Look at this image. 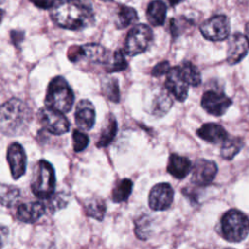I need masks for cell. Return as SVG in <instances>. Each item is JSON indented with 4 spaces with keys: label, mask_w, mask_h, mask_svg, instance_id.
Wrapping results in <instances>:
<instances>
[{
    "label": "cell",
    "mask_w": 249,
    "mask_h": 249,
    "mask_svg": "<svg viewBox=\"0 0 249 249\" xmlns=\"http://www.w3.org/2000/svg\"><path fill=\"white\" fill-rule=\"evenodd\" d=\"M153 31L146 24H137L127 33L124 41V53L130 56L147 51L153 41Z\"/></svg>",
    "instance_id": "6"
},
{
    "label": "cell",
    "mask_w": 249,
    "mask_h": 249,
    "mask_svg": "<svg viewBox=\"0 0 249 249\" xmlns=\"http://www.w3.org/2000/svg\"><path fill=\"white\" fill-rule=\"evenodd\" d=\"M102 91L104 95L113 102L120 101V89L117 79L107 78L102 82Z\"/></svg>",
    "instance_id": "31"
},
{
    "label": "cell",
    "mask_w": 249,
    "mask_h": 249,
    "mask_svg": "<svg viewBox=\"0 0 249 249\" xmlns=\"http://www.w3.org/2000/svg\"><path fill=\"white\" fill-rule=\"evenodd\" d=\"M38 120L46 130L54 135L64 134L70 127V124L63 113L48 107L38 111Z\"/></svg>",
    "instance_id": "7"
},
{
    "label": "cell",
    "mask_w": 249,
    "mask_h": 249,
    "mask_svg": "<svg viewBox=\"0 0 249 249\" xmlns=\"http://www.w3.org/2000/svg\"><path fill=\"white\" fill-rule=\"evenodd\" d=\"M83 50V58H87L91 62L107 64L110 55L108 51L99 44H87L82 46Z\"/></svg>",
    "instance_id": "19"
},
{
    "label": "cell",
    "mask_w": 249,
    "mask_h": 249,
    "mask_svg": "<svg viewBox=\"0 0 249 249\" xmlns=\"http://www.w3.org/2000/svg\"><path fill=\"white\" fill-rule=\"evenodd\" d=\"M135 235L142 240L150 237L152 234V219L150 216L144 214L139 216L134 222Z\"/></svg>",
    "instance_id": "26"
},
{
    "label": "cell",
    "mask_w": 249,
    "mask_h": 249,
    "mask_svg": "<svg viewBox=\"0 0 249 249\" xmlns=\"http://www.w3.org/2000/svg\"><path fill=\"white\" fill-rule=\"evenodd\" d=\"M245 37H246L248 45H249V21L247 22V24L245 26Z\"/></svg>",
    "instance_id": "39"
},
{
    "label": "cell",
    "mask_w": 249,
    "mask_h": 249,
    "mask_svg": "<svg viewBox=\"0 0 249 249\" xmlns=\"http://www.w3.org/2000/svg\"><path fill=\"white\" fill-rule=\"evenodd\" d=\"M46 211V206L41 201H29L20 204L17 209V217L23 223H34Z\"/></svg>",
    "instance_id": "16"
},
{
    "label": "cell",
    "mask_w": 249,
    "mask_h": 249,
    "mask_svg": "<svg viewBox=\"0 0 249 249\" xmlns=\"http://www.w3.org/2000/svg\"><path fill=\"white\" fill-rule=\"evenodd\" d=\"M196 134L204 141L213 144L223 143L229 137L226 129L222 125L214 123L202 124L196 130Z\"/></svg>",
    "instance_id": "17"
},
{
    "label": "cell",
    "mask_w": 249,
    "mask_h": 249,
    "mask_svg": "<svg viewBox=\"0 0 249 249\" xmlns=\"http://www.w3.org/2000/svg\"><path fill=\"white\" fill-rule=\"evenodd\" d=\"M74 103V93L67 81L61 77H54L49 84L45 98L46 107L59 111L69 112Z\"/></svg>",
    "instance_id": "3"
},
{
    "label": "cell",
    "mask_w": 249,
    "mask_h": 249,
    "mask_svg": "<svg viewBox=\"0 0 249 249\" xmlns=\"http://www.w3.org/2000/svg\"><path fill=\"white\" fill-rule=\"evenodd\" d=\"M202 36L210 41H223L231 30L230 20L225 15H216L206 19L199 27Z\"/></svg>",
    "instance_id": "8"
},
{
    "label": "cell",
    "mask_w": 249,
    "mask_h": 249,
    "mask_svg": "<svg viewBox=\"0 0 249 249\" xmlns=\"http://www.w3.org/2000/svg\"><path fill=\"white\" fill-rule=\"evenodd\" d=\"M243 139L240 137H228L221 146V157L225 160H232L242 149Z\"/></svg>",
    "instance_id": "22"
},
{
    "label": "cell",
    "mask_w": 249,
    "mask_h": 249,
    "mask_svg": "<svg viewBox=\"0 0 249 249\" xmlns=\"http://www.w3.org/2000/svg\"><path fill=\"white\" fill-rule=\"evenodd\" d=\"M117 129H118V124H117L116 118L114 117V115L109 114L100 131V135L96 142V146L99 148L108 146L115 138Z\"/></svg>",
    "instance_id": "21"
},
{
    "label": "cell",
    "mask_w": 249,
    "mask_h": 249,
    "mask_svg": "<svg viewBox=\"0 0 249 249\" xmlns=\"http://www.w3.org/2000/svg\"><path fill=\"white\" fill-rule=\"evenodd\" d=\"M201 106L213 116H222L231 105V99L225 93L215 90H207L201 97Z\"/></svg>",
    "instance_id": "10"
},
{
    "label": "cell",
    "mask_w": 249,
    "mask_h": 249,
    "mask_svg": "<svg viewBox=\"0 0 249 249\" xmlns=\"http://www.w3.org/2000/svg\"><path fill=\"white\" fill-rule=\"evenodd\" d=\"M68 58L72 62H78L83 58L82 46H72L67 52Z\"/></svg>",
    "instance_id": "35"
},
{
    "label": "cell",
    "mask_w": 249,
    "mask_h": 249,
    "mask_svg": "<svg viewBox=\"0 0 249 249\" xmlns=\"http://www.w3.org/2000/svg\"><path fill=\"white\" fill-rule=\"evenodd\" d=\"M8 234H9V231L8 228L0 225V249H2L8 239Z\"/></svg>",
    "instance_id": "38"
},
{
    "label": "cell",
    "mask_w": 249,
    "mask_h": 249,
    "mask_svg": "<svg viewBox=\"0 0 249 249\" xmlns=\"http://www.w3.org/2000/svg\"><path fill=\"white\" fill-rule=\"evenodd\" d=\"M51 18L57 26L69 30H82L94 22L89 0H55L51 8Z\"/></svg>",
    "instance_id": "1"
},
{
    "label": "cell",
    "mask_w": 249,
    "mask_h": 249,
    "mask_svg": "<svg viewBox=\"0 0 249 249\" xmlns=\"http://www.w3.org/2000/svg\"><path fill=\"white\" fill-rule=\"evenodd\" d=\"M55 174L53 165L41 160L37 162L31 179V191L39 198L48 199L54 193Z\"/></svg>",
    "instance_id": "5"
},
{
    "label": "cell",
    "mask_w": 249,
    "mask_h": 249,
    "mask_svg": "<svg viewBox=\"0 0 249 249\" xmlns=\"http://www.w3.org/2000/svg\"><path fill=\"white\" fill-rule=\"evenodd\" d=\"M221 232L229 242H240L249 233V218L236 209L227 211L221 219Z\"/></svg>",
    "instance_id": "4"
},
{
    "label": "cell",
    "mask_w": 249,
    "mask_h": 249,
    "mask_svg": "<svg viewBox=\"0 0 249 249\" xmlns=\"http://www.w3.org/2000/svg\"><path fill=\"white\" fill-rule=\"evenodd\" d=\"M167 1H168L169 5L173 7V6H176L177 4H179V3H180L182 0H167Z\"/></svg>",
    "instance_id": "40"
},
{
    "label": "cell",
    "mask_w": 249,
    "mask_h": 249,
    "mask_svg": "<svg viewBox=\"0 0 249 249\" xmlns=\"http://www.w3.org/2000/svg\"><path fill=\"white\" fill-rule=\"evenodd\" d=\"M169 69H170V65H169L168 61H166V60L160 61L153 67L152 75L154 77H160V76L166 74L169 71Z\"/></svg>",
    "instance_id": "34"
},
{
    "label": "cell",
    "mask_w": 249,
    "mask_h": 249,
    "mask_svg": "<svg viewBox=\"0 0 249 249\" xmlns=\"http://www.w3.org/2000/svg\"><path fill=\"white\" fill-rule=\"evenodd\" d=\"M249 45L245 35L235 32L229 39L228 51H227V61L232 65L238 63L247 54Z\"/></svg>",
    "instance_id": "14"
},
{
    "label": "cell",
    "mask_w": 249,
    "mask_h": 249,
    "mask_svg": "<svg viewBox=\"0 0 249 249\" xmlns=\"http://www.w3.org/2000/svg\"><path fill=\"white\" fill-rule=\"evenodd\" d=\"M148 21L154 26L162 25L166 17V6L161 0H154L150 2L147 8Z\"/></svg>",
    "instance_id": "20"
},
{
    "label": "cell",
    "mask_w": 249,
    "mask_h": 249,
    "mask_svg": "<svg viewBox=\"0 0 249 249\" xmlns=\"http://www.w3.org/2000/svg\"><path fill=\"white\" fill-rule=\"evenodd\" d=\"M3 15H4V12H3V10L0 9V23H1L2 19H3Z\"/></svg>",
    "instance_id": "41"
},
{
    "label": "cell",
    "mask_w": 249,
    "mask_h": 249,
    "mask_svg": "<svg viewBox=\"0 0 249 249\" xmlns=\"http://www.w3.org/2000/svg\"><path fill=\"white\" fill-rule=\"evenodd\" d=\"M10 35H11L12 43L15 46H18L21 43V41L23 40V37H24V33L22 31H18V30H12Z\"/></svg>",
    "instance_id": "36"
},
{
    "label": "cell",
    "mask_w": 249,
    "mask_h": 249,
    "mask_svg": "<svg viewBox=\"0 0 249 249\" xmlns=\"http://www.w3.org/2000/svg\"><path fill=\"white\" fill-rule=\"evenodd\" d=\"M218 172L217 164L213 160L198 159L193 167L192 171V182L200 187L209 185Z\"/></svg>",
    "instance_id": "12"
},
{
    "label": "cell",
    "mask_w": 249,
    "mask_h": 249,
    "mask_svg": "<svg viewBox=\"0 0 249 249\" xmlns=\"http://www.w3.org/2000/svg\"><path fill=\"white\" fill-rule=\"evenodd\" d=\"M173 189L168 183H159L149 193V206L155 211L166 210L173 201Z\"/></svg>",
    "instance_id": "9"
},
{
    "label": "cell",
    "mask_w": 249,
    "mask_h": 249,
    "mask_svg": "<svg viewBox=\"0 0 249 249\" xmlns=\"http://www.w3.org/2000/svg\"><path fill=\"white\" fill-rule=\"evenodd\" d=\"M138 19L136 11L128 6L121 5L117 17V26L119 28H125L131 23L135 22Z\"/></svg>",
    "instance_id": "27"
},
{
    "label": "cell",
    "mask_w": 249,
    "mask_h": 249,
    "mask_svg": "<svg viewBox=\"0 0 249 249\" xmlns=\"http://www.w3.org/2000/svg\"><path fill=\"white\" fill-rule=\"evenodd\" d=\"M20 191L8 184H0V204L6 207L14 206L19 199Z\"/></svg>",
    "instance_id": "23"
},
{
    "label": "cell",
    "mask_w": 249,
    "mask_h": 249,
    "mask_svg": "<svg viewBox=\"0 0 249 249\" xmlns=\"http://www.w3.org/2000/svg\"><path fill=\"white\" fill-rule=\"evenodd\" d=\"M49 199V208L50 210H52L53 212L57 211L61 208H63L67 202H68V196L64 193H58V194H53L51 197L48 198Z\"/></svg>",
    "instance_id": "32"
},
{
    "label": "cell",
    "mask_w": 249,
    "mask_h": 249,
    "mask_svg": "<svg viewBox=\"0 0 249 249\" xmlns=\"http://www.w3.org/2000/svg\"><path fill=\"white\" fill-rule=\"evenodd\" d=\"M7 160L14 179L20 178L26 169V154L23 147L18 143H12L7 151Z\"/></svg>",
    "instance_id": "13"
},
{
    "label": "cell",
    "mask_w": 249,
    "mask_h": 249,
    "mask_svg": "<svg viewBox=\"0 0 249 249\" xmlns=\"http://www.w3.org/2000/svg\"><path fill=\"white\" fill-rule=\"evenodd\" d=\"M192 169V163L186 157L171 154L168 159L167 171L176 179L185 178Z\"/></svg>",
    "instance_id": "18"
},
{
    "label": "cell",
    "mask_w": 249,
    "mask_h": 249,
    "mask_svg": "<svg viewBox=\"0 0 249 249\" xmlns=\"http://www.w3.org/2000/svg\"><path fill=\"white\" fill-rule=\"evenodd\" d=\"M182 74L190 86L197 87L201 83V77L198 69L190 61H186L181 66Z\"/></svg>",
    "instance_id": "29"
},
{
    "label": "cell",
    "mask_w": 249,
    "mask_h": 249,
    "mask_svg": "<svg viewBox=\"0 0 249 249\" xmlns=\"http://www.w3.org/2000/svg\"><path fill=\"white\" fill-rule=\"evenodd\" d=\"M171 106H172V99L170 98L169 94L166 92H161L154 99L152 111L154 115L158 117H161L168 112Z\"/></svg>",
    "instance_id": "28"
},
{
    "label": "cell",
    "mask_w": 249,
    "mask_h": 249,
    "mask_svg": "<svg viewBox=\"0 0 249 249\" xmlns=\"http://www.w3.org/2000/svg\"><path fill=\"white\" fill-rule=\"evenodd\" d=\"M75 122L77 126L83 130L91 129L95 122V110L89 100L79 101L75 110Z\"/></svg>",
    "instance_id": "15"
},
{
    "label": "cell",
    "mask_w": 249,
    "mask_h": 249,
    "mask_svg": "<svg viewBox=\"0 0 249 249\" xmlns=\"http://www.w3.org/2000/svg\"><path fill=\"white\" fill-rule=\"evenodd\" d=\"M72 139H73V149L75 152H81L85 150L89 145V141L88 135L78 129L73 131Z\"/></svg>",
    "instance_id": "33"
},
{
    "label": "cell",
    "mask_w": 249,
    "mask_h": 249,
    "mask_svg": "<svg viewBox=\"0 0 249 249\" xmlns=\"http://www.w3.org/2000/svg\"><path fill=\"white\" fill-rule=\"evenodd\" d=\"M165 88L169 93H171L176 100L184 102L188 96L189 84L185 80L181 67L175 66L169 69L166 73Z\"/></svg>",
    "instance_id": "11"
},
{
    "label": "cell",
    "mask_w": 249,
    "mask_h": 249,
    "mask_svg": "<svg viewBox=\"0 0 249 249\" xmlns=\"http://www.w3.org/2000/svg\"><path fill=\"white\" fill-rule=\"evenodd\" d=\"M127 67V63L122 50H117L110 57L108 63L105 65L107 72H119L123 71Z\"/></svg>",
    "instance_id": "30"
},
{
    "label": "cell",
    "mask_w": 249,
    "mask_h": 249,
    "mask_svg": "<svg viewBox=\"0 0 249 249\" xmlns=\"http://www.w3.org/2000/svg\"><path fill=\"white\" fill-rule=\"evenodd\" d=\"M132 181L130 179H123L114 187L112 191V200L114 202H123L125 201L132 191Z\"/></svg>",
    "instance_id": "25"
},
{
    "label": "cell",
    "mask_w": 249,
    "mask_h": 249,
    "mask_svg": "<svg viewBox=\"0 0 249 249\" xmlns=\"http://www.w3.org/2000/svg\"><path fill=\"white\" fill-rule=\"evenodd\" d=\"M226 249H232V248H226Z\"/></svg>",
    "instance_id": "42"
},
{
    "label": "cell",
    "mask_w": 249,
    "mask_h": 249,
    "mask_svg": "<svg viewBox=\"0 0 249 249\" xmlns=\"http://www.w3.org/2000/svg\"><path fill=\"white\" fill-rule=\"evenodd\" d=\"M31 110L18 98H12L0 106V130L6 135L23 133L31 121Z\"/></svg>",
    "instance_id": "2"
},
{
    "label": "cell",
    "mask_w": 249,
    "mask_h": 249,
    "mask_svg": "<svg viewBox=\"0 0 249 249\" xmlns=\"http://www.w3.org/2000/svg\"><path fill=\"white\" fill-rule=\"evenodd\" d=\"M85 209L88 216L95 220L102 221L106 212V204L102 198L92 197L86 202Z\"/></svg>",
    "instance_id": "24"
},
{
    "label": "cell",
    "mask_w": 249,
    "mask_h": 249,
    "mask_svg": "<svg viewBox=\"0 0 249 249\" xmlns=\"http://www.w3.org/2000/svg\"><path fill=\"white\" fill-rule=\"evenodd\" d=\"M40 9H50L53 7L55 0H29Z\"/></svg>",
    "instance_id": "37"
}]
</instances>
